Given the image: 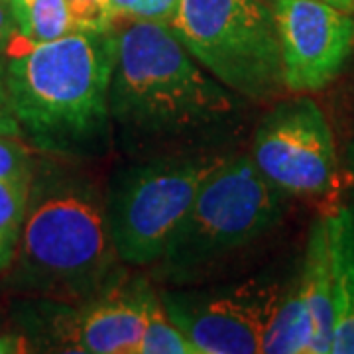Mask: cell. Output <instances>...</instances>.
Wrapping results in <instances>:
<instances>
[{
  "label": "cell",
  "mask_w": 354,
  "mask_h": 354,
  "mask_svg": "<svg viewBox=\"0 0 354 354\" xmlns=\"http://www.w3.org/2000/svg\"><path fill=\"white\" fill-rule=\"evenodd\" d=\"M114 30V142L134 160L218 152L241 122L244 99L211 75L169 24L118 18Z\"/></svg>",
  "instance_id": "cell-1"
},
{
  "label": "cell",
  "mask_w": 354,
  "mask_h": 354,
  "mask_svg": "<svg viewBox=\"0 0 354 354\" xmlns=\"http://www.w3.org/2000/svg\"><path fill=\"white\" fill-rule=\"evenodd\" d=\"M116 30L32 44L18 30L0 57L20 134L38 150L93 160L113 148L109 106Z\"/></svg>",
  "instance_id": "cell-2"
},
{
  "label": "cell",
  "mask_w": 354,
  "mask_h": 354,
  "mask_svg": "<svg viewBox=\"0 0 354 354\" xmlns=\"http://www.w3.org/2000/svg\"><path fill=\"white\" fill-rule=\"evenodd\" d=\"M12 286L57 304L99 295L127 270L114 250L106 201L87 177L51 181L34 197L14 252Z\"/></svg>",
  "instance_id": "cell-3"
},
{
  "label": "cell",
  "mask_w": 354,
  "mask_h": 354,
  "mask_svg": "<svg viewBox=\"0 0 354 354\" xmlns=\"http://www.w3.org/2000/svg\"><path fill=\"white\" fill-rule=\"evenodd\" d=\"M290 195L262 176L250 153L228 156L203 181L187 213L152 266L174 288L197 286L230 256L250 248L279 223Z\"/></svg>",
  "instance_id": "cell-4"
},
{
  "label": "cell",
  "mask_w": 354,
  "mask_h": 354,
  "mask_svg": "<svg viewBox=\"0 0 354 354\" xmlns=\"http://www.w3.org/2000/svg\"><path fill=\"white\" fill-rule=\"evenodd\" d=\"M167 24L185 50L244 101H270L286 88L268 0H179Z\"/></svg>",
  "instance_id": "cell-5"
},
{
  "label": "cell",
  "mask_w": 354,
  "mask_h": 354,
  "mask_svg": "<svg viewBox=\"0 0 354 354\" xmlns=\"http://www.w3.org/2000/svg\"><path fill=\"white\" fill-rule=\"evenodd\" d=\"M228 158L207 152L136 160L116 171L106 201L109 228L120 262L152 268L187 213L203 181Z\"/></svg>",
  "instance_id": "cell-6"
},
{
  "label": "cell",
  "mask_w": 354,
  "mask_h": 354,
  "mask_svg": "<svg viewBox=\"0 0 354 354\" xmlns=\"http://www.w3.org/2000/svg\"><path fill=\"white\" fill-rule=\"evenodd\" d=\"M250 158L288 195H323L337 174L329 122L309 97L279 102L266 114L254 132Z\"/></svg>",
  "instance_id": "cell-7"
},
{
  "label": "cell",
  "mask_w": 354,
  "mask_h": 354,
  "mask_svg": "<svg viewBox=\"0 0 354 354\" xmlns=\"http://www.w3.org/2000/svg\"><path fill=\"white\" fill-rule=\"evenodd\" d=\"M279 291L278 283L252 279L236 288L164 290L160 301L199 354H256Z\"/></svg>",
  "instance_id": "cell-8"
},
{
  "label": "cell",
  "mask_w": 354,
  "mask_h": 354,
  "mask_svg": "<svg viewBox=\"0 0 354 354\" xmlns=\"http://www.w3.org/2000/svg\"><path fill=\"white\" fill-rule=\"evenodd\" d=\"M291 93H315L335 81L354 48L353 14L325 0H268Z\"/></svg>",
  "instance_id": "cell-9"
},
{
  "label": "cell",
  "mask_w": 354,
  "mask_h": 354,
  "mask_svg": "<svg viewBox=\"0 0 354 354\" xmlns=\"http://www.w3.org/2000/svg\"><path fill=\"white\" fill-rule=\"evenodd\" d=\"M156 297L150 279L127 274L91 299L79 304L53 301L51 342L65 353L136 354Z\"/></svg>",
  "instance_id": "cell-10"
},
{
  "label": "cell",
  "mask_w": 354,
  "mask_h": 354,
  "mask_svg": "<svg viewBox=\"0 0 354 354\" xmlns=\"http://www.w3.org/2000/svg\"><path fill=\"white\" fill-rule=\"evenodd\" d=\"M299 286L313 323L311 354L330 353L335 305H333V270H330L327 216L317 218L309 230Z\"/></svg>",
  "instance_id": "cell-11"
},
{
  "label": "cell",
  "mask_w": 354,
  "mask_h": 354,
  "mask_svg": "<svg viewBox=\"0 0 354 354\" xmlns=\"http://www.w3.org/2000/svg\"><path fill=\"white\" fill-rule=\"evenodd\" d=\"M333 270V346L330 353L354 354V216L339 211L327 216Z\"/></svg>",
  "instance_id": "cell-12"
},
{
  "label": "cell",
  "mask_w": 354,
  "mask_h": 354,
  "mask_svg": "<svg viewBox=\"0 0 354 354\" xmlns=\"http://www.w3.org/2000/svg\"><path fill=\"white\" fill-rule=\"evenodd\" d=\"M313 323L305 304L299 278L281 288L278 301L264 330L262 353L266 354H311Z\"/></svg>",
  "instance_id": "cell-13"
},
{
  "label": "cell",
  "mask_w": 354,
  "mask_h": 354,
  "mask_svg": "<svg viewBox=\"0 0 354 354\" xmlns=\"http://www.w3.org/2000/svg\"><path fill=\"white\" fill-rule=\"evenodd\" d=\"M136 354H199L193 342L167 317L160 301V293L148 309Z\"/></svg>",
  "instance_id": "cell-14"
},
{
  "label": "cell",
  "mask_w": 354,
  "mask_h": 354,
  "mask_svg": "<svg viewBox=\"0 0 354 354\" xmlns=\"http://www.w3.org/2000/svg\"><path fill=\"white\" fill-rule=\"evenodd\" d=\"M18 32L32 44H46L73 34L75 24L65 0H32Z\"/></svg>",
  "instance_id": "cell-15"
},
{
  "label": "cell",
  "mask_w": 354,
  "mask_h": 354,
  "mask_svg": "<svg viewBox=\"0 0 354 354\" xmlns=\"http://www.w3.org/2000/svg\"><path fill=\"white\" fill-rule=\"evenodd\" d=\"M32 179H0V244L16 252L24 227Z\"/></svg>",
  "instance_id": "cell-16"
},
{
  "label": "cell",
  "mask_w": 354,
  "mask_h": 354,
  "mask_svg": "<svg viewBox=\"0 0 354 354\" xmlns=\"http://www.w3.org/2000/svg\"><path fill=\"white\" fill-rule=\"evenodd\" d=\"M75 24V32L114 30L118 14L111 0H65Z\"/></svg>",
  "instance_id": "cell-17"
},
{
  "label": "cell",
  "mask_w": 354,
  "mask_h": 354,
  "mask_svg": "<svg viewBox=\"0 0 354 354\" xmlns=\"http://www.w3.org/2000/svg\"><path fill=\"white\" fill-rule=\"evenodd\" d=\"M18 136H0V179H32L34 158Z\"/></svg>",
  "instance_id": "cell-18"
},
{
  "label": "cell",
  "mask_w": 354,
  "mask_h": 354,
  "mask_svg": "<svg viewBox=\"0 0 354 354\" xmlns=\"http://www.w3.org/2000/svg\"><path fill=\"white\" fill-rule=\"evenodd\" d=\"M177 2L179 0H142L132 20H150V22L167 24L174 16Z\"/></svg>",
  "instance_id": "cell-19"
},
{
  "label": "cell",
  "mask_w": 354,
  "mask_h": 354,
  "mask_svg": "<svg viewBox=\"0 0 354 354\" xmlns=\"http://www.w3.org/2000/svg\"><path fill=\"white\" fill-rule=\"evenodd\" d=\"M0 136H22L2 71H0Z\"/></svg>",
  "instance_id": "cell-20"
},
{
  "label": "cell",
  "mask_w": 354,
  "mask_h": 354,
  "mask_svg": "<svg viewBox=\"0 0 354 354\" xmlns=\"http://www.w3.org/2000/svg\"><path fill=\"white\" fill-rule=\"evenodd\" d=\"M14 32H16V22L10 10V2H0V55L6 50Z\"/></svg>",
  "instance_id": "cell-21"
},
{
  "label": "cell",
  "mask_w": 354,
  "mask_h": 354,
  "mask_svg": "<svg viewBox=\"0 0 354 354\" xmlns=\"http://www.w3.org/2000/svg\"><path fill=\"white\" fill-rule=\"evenodd\" d=\"M111 2H113L114 10L118 14V18H132L134 12L138 10L142 0H111Z\"/></svg>",
  "instance_id": "cell-22"
},
{
  "label": "cell",
  "mask_w": 354,
  "mask_h": 354,
  "mask_svg": "<svg viewBox=\"0 0 354 354\" xmlns=\"http://www.w3.org/2000/svg\"><path fill=\"white\" fill-rule=\"evenodd\" d=\"M30 4H32V0H10V10H12L14 22H16V30L24 24L28 10H30Z\"/></svg>",
  "instance_id": "cell-23"
},
{
  "label": "cell",
  "mask_w": 354,
  "mask_h": 354,
  "mask_svg": "<svg viewBox=\"0 0 354 354\" xmlns=\"http://www.w3.org/2000/svg\"><path fill=\"white\" fill-rule=\"evenodd\" d=\"M14 254L10 250H6L2 244H0V272H6L10 266H12Z\"/></svg>",
  "instance_id": "cell-24"
},
{
  "label": "cell",
  "mask_w": 354,
  "mask_h": 354,
  "mask_svg": "<svg viewBox=\"0 0 354 354\" xmlns=\"http://www.w3.org/2000/svg\"><path fill=\"white\" fill-rule=\"evenodd\" d=\"M325 2H329L341 10H346V12H354V0H325Z\"/></svg>",
  "instance_id": "cell-25"
},
{
  "label": "cell",
  "mask_w": 354,
  "mask_h": 354,
  "mask_svg": "<svg viewBox=\"0 0 354 354\" xmlns=\"http://www.w3.org/2000/svg\"><path fill=\"white\" fill-rule=\"evenodd\" d=\"M0 2H10V0H0Z\"/></svg>",
  "instance_id": "cell-26"
}]
</instances>
